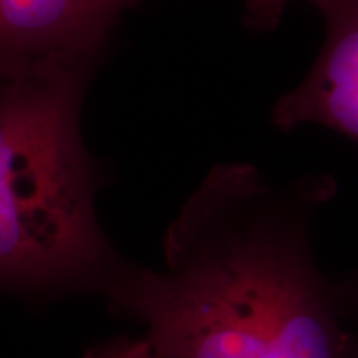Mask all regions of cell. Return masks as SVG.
Returning a JSON list of instances; mask_svg holds the SVG:
<instances>
[{"instance_id":"1","label":"cell","mask_w":358,"mask_h":358,"mask_svg":"<svg viewBox=\"0 0 358 358\" xmlns=\"http://www.w3.org/2000/svg\"><path fill=\"white\" fill-rule=\"evenodd\" d=\"M327 186L277 191L252 164L206 174L163 239L161 268L124 261L103 297L159 358H355L313 261Z\"/></svg>"},{"instance_id":"2","label":"cell","mask_w":358,"mask_h":358,"mask_svg":"<svg viewBox=\"0 0 358 358\" xmlns=\"http://www.w3.org/2000/svg\"><path fill=\"white\" fill-rule=\"evenodd\" d=\"M98 65L0 83V290L103 295L124 259L96 217L82 111Z\"/></svg>"},{"instance_id":"3","label":"cell","mask_w":358,"mask_h":358,"mask_svg":"<svg viewBox=\"0 0 358 358\" xmlns=\"http://www.w3.org/2000/svg\"><path fill=\"white\" fill-rule=\"evenodd\" d=\"M148 0H0V83L100 65L116 25Z\"/></svg>"},{"instance_id":"4","label":"cell","mask_w":358,"mask_h":358,"mask_svg":"<svg viewBox=\"0 0 358 358\" xmlns=\"http://www.w3.org/2000/svg\"><path fill=\"white\" fill-rule=\"evenodd\" d=\"M325 20V40L303 82L275 103L272 123L289 131L320 124L358 145V0H308Z\"/></svg>"},{"instance_id":"5","label":"cell","mask_w":358,"mask_h":358,"mask_svg":"<svg viewBox=\"0 0 358 358\" xmlns=\"http://www.w3.org/2000/svg\"><path fill=\"white\" fill-rule=\"evenodd\" d=\"M290 0H245V24L257 30H272L280 24Z\"/></svg>"},{"instance_id":"6","label":"cell","mask_w":358,"mask_h":358,"mask_svg":"<svg viewBox=\"0 0 358 358\" xmlns=\"http://www.w3.org/2000/svg\"><path fill=\"white\" fill-rule=\"evenodd\" d=\"M85 358H159L146 338H116L92 348Z\"/></svg>"},{"instance_id":"7","label":"cell","mask_w":358,"mask_h":358,"mask_svg":"<svg viewBox=\"0 0 358 358\" xmlns=\"http://www.w3.org/2000/svg\"><path fill=\"white\" fill-rule=\"evenodd\" d=\"M355 358H358V343L355 345Z\"/></svg>"}]
</instances>
